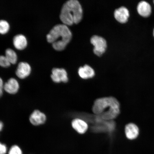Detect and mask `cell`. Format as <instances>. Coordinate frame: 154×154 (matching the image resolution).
<instances>
[{"label":"cell","mask_w":154,"mask_h":154,"mask_svg":"<svg viewBox=\"0 0 154 154\" xmlns=\"http://www.w3.org/2000/svg\"><path fill=\"white\" fill-rule=\"evenodd\" d=\"M153 35H154V31H153Z\"/></svg>","instance_id":"cell-22"},{"label":"cell","mask_w":154,"mask_h":154,"mask_svg":"<svg viewBox=\"0 0 154 154\" xmlns=\"http://www.w3.org/2000/svg\"><path fill=\"white\" fill-rule=\"evenodd\" d=\"M31 72V67L27 63H19L16 71V75L20 79H24L29 75Z\"/></svg>","instance_id":"cell-7"},{"label":"cell","mask_w":154,"mask_h":154,"mask_svg":"<svg viewBox=\"0 0 154 154\" xmlns=\"http://www.w3.org/2000/svg\"><path fill=\"white\" fill-rule=\"evenodd\" d=\"M51 78L55 83H66L69 80L66 71L63 69L53 68L52 70Z\"/></svg>","instance_id":"cell-5"},{"label":"cell","mask_w":154,"mask_h":154,"mask_svg":"<svg viewBox=\"0 0 154 154\" xmlns=\"http://www.w3.org/2000/svg\"><path fill=\"white\" fill-rule=\"evenodd\" d=\"M46 120L47 117L45 114L38 110L34 111L29 117L30 123L34 126H38L44 124Z\"/></svg>","instance_id":"cell-8"},{"label":"cell","mask_w":154,"mask_h":154,"mask_svg":"<svg viewBox=\"0 0 154 154\" xmlns=\"http://www.w3.org/2000/svg\"></svg>","instance_id":"cell-23"},{"label":"cell","mask_w":154,"mask_h":154,"mask_svg":"<svg viewBox=\"0 0 154 154\" xmlns=\"http://www.w3.org/2000/svg\"><path fill=\"white\" fill-rule=\"evenodd\" d=\"M72 128L79 134H83L88 129V125L85 121L80 119H75L72 122Z\"/></svg>","instance_id":"cell-10"},{"label":"cell","mask_w":154,"mask_h":154,"mask_svg":"<svg viewBox=\"0 0 154 154\" xmlns=\"http://www.w3.org/2000/svg\"><path fill=\"white\" fill-rule=\"evenodd\" d=\"M125 132L126 138L130 140L136 139L140 134L139 128L137 125L132 123L126 125Z\"/></svg>","instance_id":"cell-6"},{"label":"cell","mask_w":154,"mask_h":154,"mask_svg":"<svg viewBox=\"0 0 154 154\" xmlns=\"http://www.w3.org/2000/svg\"><path fill=\"white\" fill-rule=\"evenodd\" d=\"M78 74L81 78L84 79L93 78L95 75L94 69L87 65L79 68Z\"/></svg>","instance_id":"cell-14"},{"label":"cell","mask_w":154,"mask_h":154,"mask_svg":"<svg viewBox=\"0 0 154 154\" xmlns=\"http://www.w3.org/2000/svg\"><path fill=\"white\" fill-rule=\"evenodd\" d=\"M5 56L11 64H14L17 63V55L13 50L8 48L6 50Z\"/></svg>","instance_id":"cell-15"},{"label":"cell","mask_w":154,"mask_h":154,"mask_svg":"<svg viewBox=\"0 0 154 154\" xmlns=\"http://www.w3.org/2000/svg\"><path fill=\"white\" fill-rule=\"evenodd\" d=\"M3 123L1 121H0V131H1L3 129Z\"/></svg>","instance_id":"cell-21"},{"label":"cell","mask_w":154,"mask_h":154,"mask_svg":"<svg viewBox=\"0 0 154 154\" xmlns=\"http://www.w3.org/2000/svg\"><path fill=\"white\" fill-rule=\"evenodd\" d=\"M8 154H23V153L18 146L13 145L10 149Z\"/></svg>","instance_id":"cell-18"},{"label":"cell","mask_w":154,"mask_h":154,"mask_svg":"<svg viewBox=\"0 0 154 154\" xmlns=\"http://www.w3.org/2000/svg\"><path fill=\"white\" fill-rule=\"evenodd\" d=\"M4 85L3 81L2 78H0V98L3 94V90L4 89Z\"/></svg>","instance_id":"cell-20"},{"label":"cell","mask_w":154,"mask_h":154,"mask_svg":"<svg viewBox=\"0 0 154 154\" xmlns=\"http://www.w3.org/2000/svg\"><path fill=\"white\" fill-rule=\"evenodd\" d=\"M7 150L6 146L0 142V154H5L7 153Z\"/></svg>","instance_id":"cell-19"},{"label":"cell","mask_w":154,"mask_h":154,"mask_svg":"<svg viewBox=\"0 0 154 154\" xmlns=\"http://www.w3.org/2000/svg\"><path fill=\"white\" fill-rule=\"evenodd\" d=\"M83 11L81 5L76 0H70L63 6L60 18L66 26L78 24L82 18Z\"/></svg>","instance_id":"cell-3"},{"label":"cell","mask_w":154,"mask_h":154,"mask_svg":"<svg viewBox=\"0 0 154 154\" xmlns=\"http://www.w3.org/2000/svg\"><path fill=\"white\" fill-rule=\"evenodd\" d=\"M90 41L94 47V53L98 56H101L106 49L107 45L106 40L100 36L94 35L91 37Z\"/></svg>","instance_id":"cell-4"},{"label":"cell","mask_w":154,"mask_h":154,"mask_svg":"<svg viewBox=\"0 0 154 154\" xmlns=\"http://www.w3.org/2000/svg\"><path fill=\"white\" fill-rule=\"evenodd\" d=\"M9 28V24L7 21L4 20H0V34H6L8 32Z\"/></svg>","instance_id":"cell-16"},{"label":"cell","mask_w":154,"mask_h":154,"mask_svg":"<svg viewBox=\"0 0 154 154\" xmlns=\"http://www.w3.org/2000/svg\"><path fill=\"white\" fill-rule=\"evenodd\" d=\"M72 34L68 26L64 24L56 25L47 35L48 42L52 44L54 49L63 51L72 39Z\"/></svg>","instance_id":"cell-2"},{"label":"cell","mask_w":154,"mask_h":154,"mask_svg":"<svg viewBox=\"0 0 154 154\" xmlns=\"http://www.w3.org/2000/svg\"><path fill=\"white\" fill-rule=\"evenodd\" d=\"M13 43L17 49L22 50L26 48L28 42L26 36L22 34H18L13 38Z\"/></svg>","instance_id":"cell-12"},{"label":"cell","mask_w":154,"mask_h":154,"mask_svg":"<svg viewBox=\"0 0 154 154\" xmlns=\"http://www.w3.org/2000/svg\"><path fill=\"white\" fill-rule=\"evenodd\" d=\"M92 111L103 120H113L120 114V104L114 97L99 98L94 102Z\"/></svg>","instance_id":"cell-1"},{"label":"cell","mask_w":154,"mask_h":154,"mask_svg":"<svg viewBox=\"0 0 154 154\" xmlns=\"http://www.w3.org/2000/svg\"><path fill=\"white\" fill-rule=\"evenodd\" d=\"M138 14L144 17H149L151 13V7L149 4L146 1H142L138 3L137 7Z\"/></svg>","instance_id":"cell-13"},{"label":"cell","mask_w":154,"mask_h":154,"mask_svg":"<svg viewBox=\"0 0 154 154\" xmlns=\"http://www.w3.org/2000/svg\"><path fill=\"white\" fill-rule=\"evenodd\" d=\"M129 15L128 9L124 7L116 10L114 12L115 18L121 23H125L128 22Z\"/></svg>","instance_id":"cell-9"},{"label":"cell","mask_w":154,"mask_h":154,"mask_svg":"<svg viewBox=\"0 0 154 154\" xmlns=\"http://www.w3.org/2000/svg\"><path fill=\"white\" fill-rule=\"evenodd\" d=\"M11 63L5 56L0 55V66L4 67H8Z\"/></svg>","instance_id":"cell-17"},{"label":"cell","mask_w":154,"mask_h":154,"mask_svg":"<svg viewBox=\"0 0 154 154\" xmlns=\"http://www.w3.org/2000/svg\"><path fill=\"white\" fill-rule=\"evenodd\" d=\"M19 88V83L15 79L11 78L4 85V90L7 93L15 94L18 92Z\"/></svg>","instance_id":"cell-11"}]
</instances>
